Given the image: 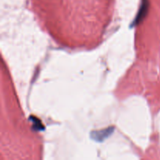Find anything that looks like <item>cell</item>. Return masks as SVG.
<instances>
[{
	"instance_id": "cell-1",
	"label": "cell",
	"mask_w": 160,
	"mask_h": 160,
	"mask_svg": "<svg viewBox=\"0 0 160 160\" xmlns=\"http://www.w3.org/2000/svg\"><path fill=\"white\" fill-rule=\"evenodd\" d=\"M114 128L112 127L101 130V131H94L91 133V138L92 140L95 141V142H102L108 138L112 134Z\"/></svg>"
},
{
	"instance_id": "cell-3",
	"label": "cell",
	"mask_w": 160,
	"mask_h": 160,
	"mask_svg": "<svg viewBox=\"0 0 160 160\" xmlns=\"http://www.w3.org/2000/svg\"><path fill=\"white\" fill-rule=\"evenodd\" d=\"M30 119H31L33 123V129L36 130V131H42V130L44 129V127L42 124V122L38 119L35 118L34 117H31Z\"/></svg>"
},
{
	"instance_id": "cell-2",
	"label": "cell",
	"mask_w": 160,
	"mask_h": 160,
	"mask_svg": "<svg viewBox=\"0 0 160 160\" xmlns=\"http://www.w3.org/2000/svg\"><path fill=\"white\" fill-rule=\"evenodd\" d=\"M148 2H145L142 3V7H141L140 10H139V12L138 13L137 17H136L135 20H134V22H133V23L131 26L134 27V26H135V25H138L141 21H142V20H143L144 18H145V17L146 16V14H147V12H148Z\"/></svg>"
}]
</instances>
